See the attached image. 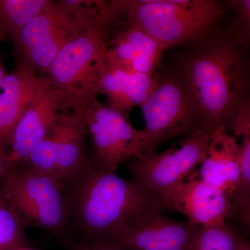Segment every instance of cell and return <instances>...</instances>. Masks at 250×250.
I'll return each mask as SVG.
<instances>
[{"label": "cell", "instance_id": "6da1fadb", "mask_svg": "<svg viewBox=\"0 0 250 250\" xmlns=\"http://www.w3.org/2000/svg\"><path fill=\"white\" fill-rule=\"evenodd\" d=\"M180 59L201 116L202 128L211 133L231 127L248 102L247 42L237 31L218 36Z\"/></svg>", "mask_w": 250, "mask_h": 250}, {"label": "cell", "instance_id": "7a4b0ae2", "mask_svg": "<svg viewBox=\"0 0 250 250\" xmlns=\"http://www.w3.org/2000/svg\"><path fill=\"white\" fill-rule=\"evenodd\" d=\"M67 236L73 243L108 241L136 210L156 205L139 184L100 167L88 157L80 172L65 183Z\"/></svg>", "mask_w": 250, "mask_h": 250}, {"label": "cell", "instance_id": "3957f363", "mask_svg": "<svg viewBox=\"0 0 250 250\" xmlns=\"http://www.w3.org/2000/svg\"><path fill=\"white\" fill-rule=\"evenodd\" d=\"M116 19L105 5L85 30L64 46L47 70V80L66 95L72 108H85L98 95L100 72L106 62L109 31Z\"/></svg>", "mask_w": 250, "mask_h": 250}, {"label": "cell", "instance_id": "277c9868", "mask_svg": "<svg viewBox=\"0 0 250 250\" xmlns=\"http://www.w3.org/2000/svg\"><path fill=\"white\" fill-rule=\"evenodd\" d=\"M121 17L138 26L164 49L202 39L223 14L213 0L116 1Z\"/></svg>", "mask_w": 250, "mask_h": 250}, {"label": "cell", "instance_id": "5b68a950", "mask_svg": "<svg viewBox=\"0 0 250 250\" xmlns=\"http://www.w3.org/2000/svg\"><path fill=\"white\" fill-rule=\"evenodd\" d=\"M103 8L101 1H49L14 39L20 62L47 73L61 49L80 36Z\"/></svg>", "mask_w": 250, "mask_h": 250}, {"label": "cell", "instance_id": "8992f818", "mask_svg": "<svg viewBox=\"0 0 250 250\" xmlns=\"http://www.w3.org/2000/svg\"><path fill=\"white\" fill-rule=\"evenodd\" d=\"M0 186L24 227L67 236L66 194L62 180L21 164L5 174Z\"/></svg>", "mask_w": 250, "mask_h": 250}, {"label": "cell", "instance_id": "52a82bcc", "mask_svg": "<svg viewBox=\"0 0 250 250\" xmlns=\"http://www.w3.org/2000/svg\"><path fill=\"white\" fill-rule=\"evenodd\" d=\"M141 108L148 152H156L161 143L202 128L196 99L180 67L159 76L155 89Z\"/></svg>", "mask_w": 250, "mask_h": 250}, {"label": "cell", "instance_id": "ba28073f", "mask_svg": "<svg viewBox=\"0 0 250 250\" xmlns=\"http://www.w3.org/2000/svg\"><path fill=\"white\" fill-rule=\"evenodd\" d=\"M210 139L209 131L202 128L195 130L164 152H148L130 159L128 169L134 180L156 201L184 183L197 166L201 165Z\"/></svg>", "mask_w": 250, "mask_h": 250}, {"label": "cell", "instance_id": "9c48e42d", "mask_svg": "<svg viewBox=\"0 0 250 250\" xmlns=\"http://www.w3.org/2000/svg\"><path fill=\"white\" fill-rule=\"evenodd\" d=\"M87 134L84 108H72L59 118L22 164L65 183L80 172L88 159Z\"/></svg>", "mask_w": 250, "mask_h": 250}, {"label": "cell", "instance_id": "30bf717a", "mask_svg": "<svg viewBox=\"0 0 250 250\" xmlns=\"http://www.w3.org/2000/svg\"><path fill=\"white\" fill-rule=\"evenodd\" d=\"M88 132L93 138L95 164L116 172L123 163L148 152L146 134L135 129L128 114L93 99L84 108Z\"/></svg>", "mask_w": 250, "mask_h": 250}, {"label": "cell", "instance_id": "8fae6325", "mask_svg": "<svg viewBox=\"0 0 250 250\" xmlns=\"http://www.w3.org/2000/svg\"><path fill=\"white\" fill-rule=\"evenodd\" d=\"M199 227L172 220L156 205L136 210L108 241L125 250H192Z\"/></svg>", "mask_w": 250, "mask_h": 250}, {"label": "cell", "instance_id": "7c38bea8", "mask_svg": "<svg viewBox=\"0 0 250 250\" xmlns=\"http://www.w3.org/2000/svg\"><path fill=\"white\" fill-rule=\"evenodd\" d=\"M70 109L65 93L45 77L10 139L6 152L13 165L22 164L59 118Z\"/></svg>", "mask_w": 250, "mask_h": 250}, {"label": "cell", "instance_id": "4fadbf2b", "mask_svg": "<svg viewBox=\"0 0 250 250\" xmlns=\"http://www.w3.org/2000/svg\"><path fill=\"white\" fill-rule=\"evenodd\" d=\"M156 202L161 209L178 211L198 227L225 225L227 219L234 214L228 195L200 179H187Z\"/></svg>", "mask_w": 250, "mask_h": 250}, {"label": "cell", "instance_id": "5bb4252c", "mask_svg": "<svg viewBox=\"0 0 250 250\" xmlns=\"http://www.w3.org/2000/svg\"><path fill=\"white\" fill-rule=\"evenodd\" d=\"M111 28L115 31L108 42L106 62L131 71L155 75L166 50L161 44L120 15Z\"/></svg>", "mask_w": 250, "mask_h": 250}, {"label": "cell", "instance_id": "9a60e30c", "mask_svg": "<svg viewBox=\"0 0 250 250\" xmlns=\"http://www.w3.org/2000/svg\"><path fill=\"white\" fill-rule=\"evenodd\" d=\"M45 77L38 76L27 64L19 62L0 84V149L6 151L15 128L40 90Z\"/></svg>", "mask_w": 250, "mask_h": 250}, {"label": "cell", "instance_id": "2e32d148", "mask_svg": "<svg viewBox=\"0 0 250 250\" xmlns=\"http://www.w3.org/2000/svg\"><path fill=\"white\" fill-rule=\"evenodd\" d=\"M159 76L146 75L105 62L99 77L98 94L107 97V106L128 114L142 106L155 89Z\"/></svg>", "mask_w": 250, "mask_h": 250}, {"label": "cell", "instance_id": "e0dca14e", "mask_svg": "<svg viewBox=\"0 0 250 250\" xmlns=\"http://www.w3.org/2000/svg\"><path fill=\"white\" fill-rule=\"evenodd\" d=\"M200 166V179L223 190L232 202L240 180V149L228 130L220 128L210 133L207 155Z\"/></svg>", "mask_w": 250, "mask_h": 250}, {"label": "cell", "instance_id": "ac0fdd59", "mask_svg": "<svg viewBox=\"0 0 250 250\" xmlns=\"http://www.w3.org/2000/svg\"><path fill=\"white\" fill-rule=\"evenodd\" d=\"M48 2V0H0V42L17 37Z\"/></svg>", "mask_w": 250, "mask_h": 250}, {"label": "cell", "instance_id": "d6986e66", "mask_svg": "<svg viewBox=\"0 0 250 250\" xmlns=\"http://www.w3.org/2000/svg\"><path fill=\"white\" fill-rule=\"evenodd\" d=\"M24 224L0 186V250L30 247Z\"/></svg>", "mask_w": 250, "mask_h": 250}, {"label": "cell", "instance_id": "ffe728a7", "mask_svg": "<svg viewBox=\"0 0 250 250\" xmlns=\"http://www.w3.org/2000/svg\"><path fill=\"white\" fill-rule=\"evenodd\" d=\"M239 236L227 224L199 227L192 250H236Z\"/></svg>", "mask_w": 250, "mask_h": 250}, {"label": "cell", "instance_id": "44dd1931", "mask_svg": "<svg viewBox=\"0 0 250 250\" xmlns=\"http://www.w3.org/2000/svg\"><path fill=\"white\" fill-rule=\"evenodd\" d=\"M230 7L236 10L239 14V31H237L243 41L248 40L250 24V0H235L228 1Z\"/></svg>", "mask_w": 250, "mask_h": 250}, {"label": "cell", "instance_id": "7402d4cb", "mask_svg": "<svg viewBox=\"0 0 250 250\" xmlns=\"http://www.w3.org/2000/svg\"><path fill=\"white\" fill-rule=\"evenodd\" d=\"M68 250H125L109 241L70 243Z\"/></svg>", "mask_w": 250, "mask_h": 250}, {"label": "cell", "instance_id": "603a6c76", "mask_svg": "<svg viewBox=\"0 0 250 250\" xmlns=\"http://www.w3.org/2000/svg\"><path fill=\"white\" fill-rule=\"evenodd\" d=\"M13 166L14 165L8 153L0 149V180Z\"/></svg>", "mask_w": 250, "mask_h": 250}, {"label": "cell", "instance_id": "cb8c5ba5", "mask_svg": "<svg viewBox=\"0 0 250 250\" xmlns=\"http://www.w3.org/2000/svg\"><path fill=\"white\" fill-rule=\"evenodd\" d=\"M236 250H250V243L246 239L239 236Z\"/></svg>", "mask_w": 250, "mask_h": 250}, {"label": "cell", "instance_id": "d4e9b609", "mask_svg": "<svg viewBox=\"0 0 250 250\" xmlns=\"http://www.w3.org/2000/svg\"><path fill=\"white\" fill-rule=\"evenodd\" d=\"M6 75V72H5L4 65H3L2 62H1V59L0 58V84H1L3 79H4Z\"/></svg>", "mask_w": 250, "mask_h": 250}, {"label": "cell", "instance_id": "484cf974", "mask_svg": "<svg viewBox=\"0 0 250 250\" xmlns=\"http://www.w3.org/2000/svg\"><path fill=\"white\" fill-rule=\"evenodd\" d=\"M15 250H35L31 248L30 247H25V248H18Z\"/></svg>", "mask_w": 250, "mask_h": 250}]
</instances>
